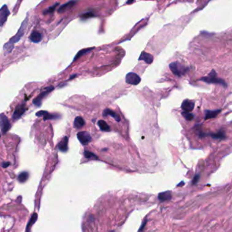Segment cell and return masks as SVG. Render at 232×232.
Listing matches in <instances>:
<instances>
[{"label": "cell", "mask_w": 232, "mask_h": 232, "mask_svg": "<svg viewBox=\"0 0 232 232\" xmlns=\"http://www.w3.org/2000/svg\"><path fill=\"white\" fill-rule=\"evenodd\" d=\"M26 110H27L26 105L25 104H21L20 105H18V106H17L16 109H15L14 110L13 115H12V119H13V120H14L19 119L21 117V116H22L25 113V112Z\"/></svg>", "instance_id": "9"}, {"label": "cell", "mask_w": 232, "mask_h": 232, "mask_svg": "<svg viewBox=\"0 0 232 232\" xmlns=\"http://www.w3.org/2000/svg\"><path fill=\"white\" fill-rule=\"evenodd\" d=\"M28 20H29L28 17H27L25 18V20L23 21L22 24H21L20 28L18 29L16 35L14 36L12 38H10V40H9L7 43H6L4 46L5 55L10 53V52L12 51V50H13L15 43H17L19 41L21 38L24 36L25 32V30L27 28V25H28Z\"/></svg>", "instance_id": "1"}, {"label": "cell", "mask_w": 232, "mask_h": 232, "mask_svg": "<svg viewBox=\"0 0 232 232\" xmlns=\"http://www.w3.org/2000/svg\"><path fill=\"white\" fill-rule=\"evenodd\" d=\"M9 165H10V163H3L2 167L3 168H7Z\"/></svg>", "instance_id": "30"}, {"label": "cell", "mask_w": 232, "mask_h": 232, "mask_svg": "<svg viewBox=\"0 0 232 232\" xmlns=\"http://www.w3.org/2000/svg\"><path fill=\"white\" fill-rule=\"evenodd\" d=\"M77 138L82 145H87L92 140V138L87 131H80L77 134Z\"/></svg>", "instance_id": "7"}, {"label": "cell", "mask_w": 232, "mask_h": 232, "mask_svg": "<svg viewBox=\"0 0 232 232\" xmlns=\"http://www.w3.org/2000/svg\"><path fill=\"white\" fill-rule=\"evenodd\" d=\"M37 219H38V215H37L36 213H34V214L32 215V218H31L29 222H28V224H27V225L26 231H29V228L32 226L33 224L35 223L36 220H37Z\"/></svg>", "instance_id": "24"}, {"label": "cell", "mask_w": 232, "mask_h": 232, "mask_svg": "<svg viewBox=\"0 0 232 232\" xmlns=\"http://www.w3.org/2000/svg\"><path fill=\"white\" fill-rule=\"evenodd\" d=\"M57 147L59 148V150L61 152H66L68 149V138L67 136H65V137L61 140L59 143L58 144Z\"/></svg>", "instance_id": "15"}, {"label": "cell", "mask_w": 232, "mask_h": 232, "mask_svg": "<svg viewBox=\"0 0 232 232\" xmlns=\"http://www.w3.org/2000/svg\"><path fill=\"white\" fill-rule=\"evenodd\" d=\"M53 89L54 88L52 87V86H49V87L45 88L44 91H43L41 93L38 95V97H37L36 99H34L33 101V103L35 104L36 106H40L42 104V101L43 99H44L48 93H50L53 90Z\"/></svg>", "instance_id": "6"}, {"label": "cell", "mask_w": 232, "mask_h": 232, "mask_svg": "<svg viewBox=\"0 0 232 232\" xmlns=\"http://www.w3.org/2000/svg\"><path fill=\"white\" fill-rule=\"evenodd\" d=\"M201 81H203L208 84H216L223 86L224 87H227V85L226 84L223 80L218 78L217 74L215 72V70H212V72H210V74L207 76L203 77L200 79Z\"/></svg>", "instance_id": "2"}, {"label": "cell", "mask_w": 232, "mask_h": 232, "mask_svg": "<svg viewBox=\"0 0 232 232\" xmlns=\"http://www.w3.org/2000/svg\"><path fill=\"white\" fill-rule=\"evenodd\" d=\"M199 179H200V175L199 174H196V176H195L193 179V181H192L193 184H196L197 182H198Z\"/></svg>", "instance_id": "29"}, {"label": "cell", "mask_w": 232, "mask_h": 232, "mask_svg": "<svg viewBox=\"0 0 232 232\" xmlns=\"http://www.w3.org/2000/svg\"><path fill=\"white\" fill-rule=\"evenodd\" d=\"M169 69L175 76H177L178 77L184 75L188 70V67H185L180 62H178V61H174V62L170 63Z\"/></svg>", "instance_id": "3"}, {"label": "cell", "mask_w": 232, "mask_h": 232, "mask_svg": "<svg viewBox=\"0 0 232 232\" xmlns=\"http://www.w3.org/2000/svg\"><path fill=\"white\" fill-rule=\"evenodd\" d=\"M172 199V193L171 191H164V192L160 193L158 196V200L160 202H165Z\"/></svg>", "instance_id": "17"}, {"label": "cell", "mask_w": 232, "mask_h": 232, "mask_svg": "<svg viewBox=\"0 0 232 232\" xmlns=\"http://www.w3.org/2000/svg\"><path fill=\"white\" fill-rule=\"evenodd\" d=\"M125 81L127 84L132 85H138L141 81L140 77L134 72H129L126 75Z\"/></svg>", "instance_id": "4"}, {"label": "cell", "mask_w": 232, "mask_h": 232, "mask_svg": "<svg viewBox=\"0 0 232 232\" xmlns=\"http://www.w3.org/2000/svg\"><path fill=\"white\" fill-rule=\"evenodd\" d=\"M153 59L154 58L152 55L148 53V52H146L143 51V52H142V53L138 59L140 61H144L145 63H146L148 64H150L153 63Z\"/></svg>", "instance_id": "12"}, {"label": "cell", "mask_w": 232, "mask_h": 232, "mask_svg": "<svg viewBox=\"0 0 232 232\" xmlns=\"http://www.w3.org/2000/svg\"><path fill=\"white\" fill-rule=\"evenodd\" d=\"M103 116H112V118L116 120V122H120V118L119 114H117L114 111L108 109V108H106L105 109L103 112Z\"/></svg>", "instance_id": "14"}, {"label": "cell", "mask_w": 232, "mask_h": 232, "mask_svg": "<svg viewBox=\"0 0 232 232\" xmlns=\"http://www.w3.org/2000/svg\"><path fill=\"white\" fill-rule=\"evenodd\" d=\"M85 124V120L83 119L81 116H77L74 119V127L76 129L82 128Z\"/></svg>", "instance_id": "19"}, {"label": "cell", "mask_w": 232, "mask_h": 232, "mask_svg": "<svg viewBox=\"0 0 232 232\" xmlns=\"http://www.w3.org/2000/svg\"><path fill=\"white\" fill-rule=\"evenodd\" d=\"M181 114H182V115L184 116V118L187 120H191L194 118V115L190 112H185V111H182Z\"/></svg>", "instance_id": "26"}, {"label": "cell", "mask_w": 232, "mask_h": 232, "mask_svg": "<svg viewBox=\"0 0 232 232\" xmlns=\"http://www.w3.org/2000/svg\"><path fill=\"white\" fill-rule=\"evenodd\" d=\"M93 48H85V49H82V50H81V51H80L78 52V53L76 54V57H74V61H76V59H79L80 57H81L82 56V55H85L86 53H88V52H89L91 51H92Z\"/></svg>", "instance_id": "21"}, {"label": "cell", "mask_w": 232, "mask_h": 232, "mask_svg": "<svg viewBox=\"0 0 232 232\" xmlns=\"http://www.w3.org/2000/svg\"><path fill=\"white\" fill-rule=\"evenodd\" d=\"M30 41H32L33 43H39L42 41V35L40 32L37 31H33L31 33L29 36Z\"/></svg>", "instance_id": "13"}, {"label": "cell", "mask_w": 232, "mask_h": 232, "mask_svg": "<svg viewBox=\"0 0 232 232\" xmlns=\"http://www.w3.org/2000/svg\"><path fill=\"white\" fill-rule=\"evenodd\" d=\"M57 6H59V4H55L53 6H50V7H49L48 8L46 9V10L44 11V14H51V13H52V12H53L55 10V9L57 8Z\"/></svg>", "instance_id": "27"}, {"label": "cell", "mask_w": 232, "mask_h": 232, "mask_svg": "<svg viewBox=\"0 0 232 232\" xmlns=\"http://www.w3.org/2000/svg\"><path fill=\"white\" fill-rule=\"evenodd\" d=\"M76 4V1H70L67 2L66 4H64L63 5H61L59 8L58 9V12L59 13H63L64 12H66V10H69V9L72 8L73 6Z\"/></svg>", "instance_id": "16"}, {"label": "cell", "mask_w": 232, "mask_h": 232, "mask_svg": "<svg viewBox=\"0 0 232 232\" xmlns=\"http://www.w3.org/2000/svg\"><path fill=\"white\" fill-rule=\"evenodd\" d=\"M135 0H127V4H132L133 2H134Z\"/></svg>", "instance_id": "31"}, {"label": "cell", "mask_w": 232, "mask_h": 232, "mask_svg": "<svg viewBox=\"0 0 232 232\" xmlns=\"http://www.w3.org/2000/svg\"><path fill=\"white\" fill-rule=\"evenodd\" d=\"M221 110H206L205 111V120H208L210 119H213L218 115L221 112Z\"/></svg>", "instance_id": "18"}, {"label": "cell", "mask_w": 232, "mask_h": 232, "mask_svg": "<svg viewBox=\"0 0 232 232\" xmlns=\"http://www.w3.org/2000/svg\"><path fill=\"white\" fill-rule=\"evenodd\" d=\"M36 116H43L44 117V120H54V119H59L61 116L59 114H50L48 113L47 111H39L36 113Z\"/></svg>", "instance_id": "10"}, {"label": "cell", "mask_w": 232, "mask_h": 232, "mask_svg": "<svg viewBox=\"0 0 232 232\" xmlns=\"http://www.w3.org/2000/svg\"><path fill=\"white\" fill-rule=\"evenodd\" d=\"M0 127H1L2 134H6L11 127V125L4 114H0Z\"/></svg>", "instance_id": "5"}, {"label": "cell", "mask_w": 232, "mask_h": 232, "mask_svg": "<svg viewBox=\"0 0 232 232\" xmlns=\"http://www.w3.org/2000/svg\"><path fill=\"white\" fill-rule=\"evenodd\" d=\"M211 136L212 138L219 139V140H223V139L226 138V136H225V133L222 130H220L218 133H216V134H211Z\"/></svg>", "instance_id": "22"}, {"label": "cell", "mask_w": 232, "mask_h": 232, "mask_svg": "<svg viewBox=\"0 0 232 232\" xmlns=\"http://www.w3.org/2000/svg\"><path fill=\"white\" fill-rule=\"evenodd\" d=\"M29 177V174L27 172H23L18 176V181L20 182H26Z\"/></svg>", "instance_id": "23"}, {"label": "cell", "mask_w": 232, "mask_h": 232, "mask_svg": "<svg viewBox=\"0 0 232 232\" xmlns=\"http://www.w3.org/2000/svg\"><path fill=\"white\" fill-rule=\"evenodd\" d=\"M10 13V10L6 5H4L0 8V27H2L5 24Z\"/></svg>", "instance_id": "8"}, {"label": "cell", "mask_w": 232, "mask_h": 232, "mask_svg": "<svg viewBox=\"0 0 232 232\" xmlns=\"http://www.w3.org/2000/svg\"><path fill=\"white\" fill-rule=\"evenodd\" d=\"M181 184H178V185H177V186H178V187H181V186H182V185H184V182H181Z\"/></svg>", "instance_id": "32"}, {"label": "cell", "mask_w": 232, "mask_h": 232, "mask_svg": "<svg viewBox=\"0 0 232 232\" xmlns=\"http://www.w3.org/2000/svg\"><path fill=\"white\" fill-rule=\"evenodd\" d=\"M84 156L86 159H98L96 154H95L94 153H93L90 152V151H88V150L85 151Z\"/></svg>", "instance_id": "25"}, {"label": "cell", "mask_w": 232, "mask_h": 232, "mask_svg": "<svg viewBox=\"0 0 232 232\" xmlns=\"http://www.w3.org/2000/svg\"><path fill=\"white\" fill-rule=\"evenodd\" d=\"M98 126L100 127V128L101 131H110V128L109 125H108L106 121H104V120H100L97 123Z\"/></svg>", "instance_id": "20"}, {"label": "cell", "mask_w": 232, "mask_h": 232, "mask_svg": "<svg viewBox=\"0 0 232 232\" xmlns=\"http://www.w3.org/2000/svg\"><path fill=\"white\" fill-rule=\"evenodd\" d=\"M95 15L92 13V12H86V13H85L83 14L82 16H81V18H84V19H86V18H91V17H94Z\"/></svg>", "instance_id": "28"}, {"label": "cell", "mask_w": 232, "mask_h": 232, "mask_svg": "<svg viewBox=\"0 0 232 232\" xmlns=\"http://www.w3.org/2000/svg\"><path fill=\"white\" fill-rule=\"evenodd\" d=\"M195 102L193 101L185 100L181 105V108L185 112H191L194 109Z\"/></svg>", "instance_id": "11"}]
</instances>
